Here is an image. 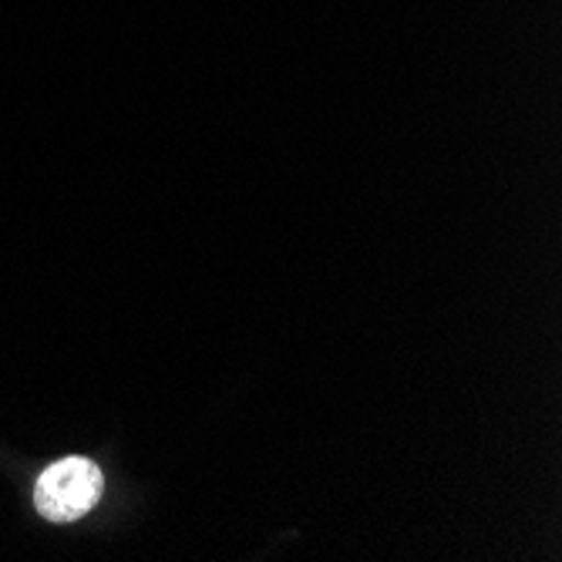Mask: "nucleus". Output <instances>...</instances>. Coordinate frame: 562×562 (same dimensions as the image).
Instances as JSON below:
<instances>
[{"mask_svg":"<svg viewBox=\"0 0 562 562\" xmlns=\"http://www.w3.org/2000/svg\"><path fill=\"white\" fill-rule=\"evenodd\" d=\"M101 488H105V479H101V469L88 458H61L50 469H44V475L37 479L34 488V505L37 513L47 522H75L85 513H91L94 502L101 498Z\"/></svg>","mask_w":562,"mask_h":562,"instance_id":"nucleus-1","label":"nucleus"}]
</instances>
